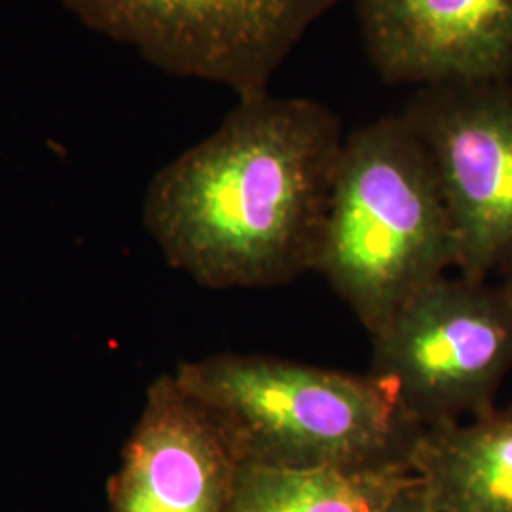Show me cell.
<instances>
[{"instance_id":"obj_1","label":"cell","mask_w":512,"mask_h":512,"mask_svg":"<svg viewBox=\"0 0 512 512\" xmlns=\"http://www.w3.org/2000/svg\"><path fill=\"white\" fill-rule=\"evenodd\" d=\"M344 139L319 101L238 99L219 128L152 177L143 224L165 262L202 287L289 283L315 270Z\"/></svg>"},{"instance_id":"obj_2","label":"cell","mask_w":512,"mask_h":512,"mask_svg":"<svg viewBox=\"0 0 512 512\" xmlns=\"http://www.w3.org/2000/svg\"><path fill=\"white\" fill-rule=\"evenodd\" d=\"M177 382L219 418L239 463L281 469L410 467L423 433L384 376L272 355L181 363Z\"/></svg>"},{"instance_id":"obj_3","label":"cell","mask_w":512,"mask_h":512,"mask_svg":"<svg viewBox=\"0 0 512 512\" xmlns=\"http://www.w3.org/2000/svg\"><path fill=\"white\" fill-rule=\"evenodd\" d=\"M454 260L435 165L403 114L346 135L313 272L374 336Z\"/></svg>"},{"instance_id":"obj_4","label":"cell","mask_w":512,"mask_h":512,"mask_svg":"<svg viewBox=\"0 0 512 512\" xmlns=\"http://www.w3.org/2000/svg\"><path fill=\"white\" fill-rule=\"evenodd\" d=\"M370 372L395 385L423 429L482 416L512 370V294L442 275L372 336Z\"/></svg>"},{"instance_id":"obj_5","label":"cell","mask_w":512,"mask_h":512,"mask_svg":"<svg viewBox=\"0 0 512 512\" xmlns=\"http://www.w3.org/2000/svg\"><path fill=\"white\" fill-rule=\"evenodd\" d=\"M86 29L154 69L238 99L270 82L311 27L344 0H59Z\"/></svg>"},{"instance_id":"obj_6","label":"cell","mask_w":512,"mask_h":512,"mask_svg":"<svg viewBox=\"0 0 512 512\" xmlns=\"http://www.w3.org/2000/svg\"><path fill=\"white\" fill-rule=\"evenodd\" d=\"M427 148L454 234V270L488 279L512 253V86H425L403 110Z\"/></svg>"},{"instance_id":"obj_7","label":"cell","mask_w":512,"mask_h":512,"mask_svg":"<svg viewBox=\"0 0 512 512\" xmlns=\"http://www.w3.org/2000/svg\"><path fill=\"white\" fill-rule=\"evenodd\" d=\"M238 467L219 418L164 374L110 476L109 512H230Z\"/></svg>"},{"instance_id":"obj_8","label":"cell","mask_w":512,"mask_h":512,"mask_svg":"<svg viewBox=\"0 0 512 512\" xmlns=\"http://www.w3.org/2000/svg\"><path fill=\"white\" fill-rule=\"evenodd\" d=\"M370 65L387 84L509 82L512 0H355Z\"/></svg>"},{"instance_id":"obj_9","label":"cell","mask_w":512,"mask_h":512,"mask_svg":"<svg viewBox=\"0 0 512 512\" xmlns=\"http://www.w3.org/2000/svg\"><path fill=\"white\" fill-rule=\"evenodd\" d=\"M410 465L435 512H512V401L423 429Z\"/></svg>"},{"instance_id":"obj_10","label":"cell","mask_w":512,"mask_h":512,"mask_svg":"<svg viewBox=\"0 0 512 512\" xmlns=\"http://www.w3.org/2000/svg\"><path fill=\"white\" fill-rule=\"evenodd\" d=\"M416 478L410 467L344 471L239 463L230 512H384Z\"/></svg>"},{"instance_id":"obj_11","label":"cell","mask_w":512,"mask_h":512,"mask_svg":"<svg viewBox=\"0 0 512 512\" xmlns=\"http://www.w3.org/2000/svg\"><path fill=\"white\" fill-rule=\"evenodd\" d=\"M384 512H435V509H433L429 494L418 476L385 507Z\"/></svg>"},{"instance_id":"obj_12","label":"cell","mask_w":512,"mask_h":512,"mask_svg":"<svg viewBox=\"0 0 512 512\" xmlns=\"http://www.w3.org/2000/svg\"><path fill=\"white\" fill-rule=\"evenodd\" d=\"M495 272L501 275L499 283L512 294V253L499 264V268Z\"/></svg>"}]
</instances>
